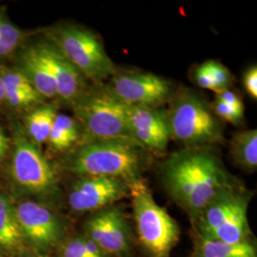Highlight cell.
Listing matches in <instances>:
<instances>
[{
    "instance_id": "6",
    "label": "cell",
    "mask_w": 257,
    "mask_h": 257,
    "mask_svg": "<svg viewBox=\"0 0 257 257\" xmlns=\"http://www.w3.org/2000/svg\"><path fill=\"white\" fill-rule=\"evenodd\" d=\"M128 186L141 247L148 257H171L180 237L178 223L156 202L143 178Z\"/></svg>"
},
{
    "instance_id": "16",
    "label": "cell",
    "mask_w": 257,
    "mask_h": 257,
    "mask_svg": "<svg viewBox=\"0 0 257 257\" xmlns=\"http://www.w3.org/2000/svg\"><path fill=\"white\" fill-rule=\"evenodd\" d=\"M193 235V252L190 257H257L254 242L227 243Z\"/></svg>"
},
{
    "instance_id": "30",
    "label": "cell",
    "mask_w": 257,
    "mask_h": 257,
    "mask_svg": "<svg viewBox=\"0 0 257 257\" xmlns=\"http://www.w3.org/2000/svg\"><path fill=\"white\" fill-rule=\"evenodd\" d=\"M28 257H40V256H28Z\"/></svg>"
},
{
    "instance_id": "7",
    "label": "cell",
    "mask_w": 257,
    "mask_h": 257,
    "mask_svg": "<svg viewBox=\"0 0 257 257\" xmlns=\"http://www.w3.org/2000/svg\"><path fill=\"white\" fill-rule=\"evenodd\" d=\"M46 36L83 76L95 85H101L117 72L101 40L90 30L76 25H59L50 28Z\"/></svg>"
},
{
    "instance_id": "12",
    "label": "cell",
    "mask_w": 257,
    "mask_h": 257,
    "mask_svg": "<svg viewBox=\"0 0 257 257\" xmlns=\"http://www.w3.org/2000/svg\"><path fill=\"white\" fill-rule=\"evenodd\" d=\"M130 196L128 183L106 176H80L68 196L75 212H94Z\"/></svg>"
},
{
    "instance_id": "3",
    "label": "cell",
    "mask_w": 257,
    "mask_h": 257,
    "mask_svg": "<svg viewBox=\"0 0 257 257\" xmlns=\"http://www.w3.org/2000/svg\"><path fill=\"white\" fill-rule=\"evenodd\" d=\"M72 108L81 131L79 146L105 140L137 143L128 128L127 106L113 97L102 84L88 88Z\"/></svg>"
},
{
    "instance_id": "28",
    "label": "cell",
    "mask_w": 257,
    "mask_h": 257,
    "mask_svg": "<svg viewBox=\"0 0 257 257\" xmlns=\"http://www.w3.org/2000/svg\"><path fill=\"white\" fill-rule=\"evenodd\" d=\"M10 149V139L0 128V162H2Z\"/></svg>"
},
{
    "instance_id": "27",
    "label": "cell",
    "mask_w": 257,
    "mask_h": 257,
    "mask_svg": "<svg viewBox=\"0 0 257 257\" xmlns=\"http://www.w3.org/2000/svg\"><path fill=\"white\" fill-rule=\"evenodd\" d=\"M215 99L223 102L225 104H228L232 107L244 108V104H243L241 97L236 92H232L230 90H226L220 93H217Z\"/></svg>"
},
{
    "instance_id": "8",
    "label": "cell",
    "mask_w": 257,
    "mask_h": 257,
    "mask_svg": "<svg viewBox=\"0 0 257 257\" xmlns=\"http://www.w3.org/2000/svg\"><path fill=\"white\" fill-rule=\"evenodd\" d=\"M103 87L128 107L161 108L175 95L173 83L146 72L115 73Z\"/></svg>"
},
{
    "instance_id": "21",
    "label": "cell",
    "mask_w": 257,
    "mask_h": 257,
    "mask_svg": "<svg viewBox=\"0 0 257 257\" xmlns=\"http://www.w3.org/2000/svg\"><path fill=\"white\" fill-rule=\"evenodd\" d=\"M59 257H113L85 235L67 239L59 246Z\"/></svg>"
},
{
    "instance_id": "10",
    "label": "cell",
    "mask_w": 257,
    "mask_h": 257,
    "mask_svg": "<svg viewBox=\"0 0 257 257\" xmlns=\"http://www.w3.org/2000/svg\"><path fill=\"white\" fill-rule=\"evenodd\" d=\"M12 174L22 188L42 196H55L59 189L54 168L27 138L19 137L12 162Z\"/></svg>"
},
{
    "instance_id": "26",
    "label": "cell",
    "mask_w": 257,
    "mask_h": 257,
    "mask_svg": "<svg viewBox=\"0 0 257 257\" xmlns=\"http://www.w3.org/2000/svg\"><path fill=\"white\" fill-rule=\"evenodd\" d=\"M242 83L245 91L248 95L256 100L257 99V67L252 65L243 74Z\"/></svg>"
},
{
    "instance_id": "18",
    "label": "cell",
    "mask_w": 257,
    "mask_h": 257,
    "mask_svg": "<svg viewBox=\"0 0 257 257\" xmlns=\"http://www.w3.org/2000/svg\"><path fill=\"white\" fill-rule=\"evenodd\" d=\"M24 236L19 228L16 209L9 199L0 193V246L10 250L23 247Z\"/></svg>"
},
{
    "instance_id": "24",
    "label": "cell",
    "mask_w": 257,
    "mask_h": 257,
    "mask_svg": "<svg viewBox=\"0 0 257 257\" xmlns=\"http://www.w3.org/2000/svg\"><path fill=\"white\" fill-rule=\"evenodd\" d=\"M5 102L14 109H35L42 105L44 98L38 92H11L5 93Z\"/></svg>"
},
{
    "instance_id": "19",
    "label": "cell",
    "mask_w": 257,
    "mask_h": 257,
    "mask_svg": "<svg viewBox=\"0 0 257 257\" xmlns=\"http://www.w3.org/2000/svg\"><path fill=\"white\" fill-rule=\"evenodd\" d=\"M80 138L81 131L77 121L67 114L57 113L47 143L55 152H66L79 144Z\"/></svg>"
},
{
    "instance_id": "5",
    "label": "cell",
    "mask_w": 257,
    "mask_h": 257,
    "mask_svg": "<svg viewBox=\"0 0 257 257\" xmlns=\"http://www.w3.org/2000/svg\"><path fill=\"white\" fill-rule=\"evenodd\" d=\"M251 193L237 185L212 200L192 224L193 234L227 243L253 242L248 207Z\"/></svg>"
},
{
    "instance_id": "15",
    "label": "cell",
    "mask_w": 257,
    "mask_h": 257,
    "mask_svg": "<svg viewBox=\"0 0 257 257\" xmlns=\"http://www.w3.org/2000/svg\"><path fill=\"white\" fill-rule=\"evenodd\" d=\"M44 99L57 97L55 78L40 48L30 46L22 51L18 58V67Z\"/></svg>"
},
{
    "instance_id": "4",
    "label": "cell",
    "mask_w": 257,
    "mask_h": 257,
    "mask_svg": "<svg viewBox=\"0 0 257 257\" xmlns=\"http://www.w3.org/2000/svg\"><path fill=\"white\" fill-rule=\"evenodd\" d=\"M167 110L171 137L185 148L211 147L224 142V127L200 94L185 89L175 93Z\"/></svg>"
},
{
    "instance_id": "14",
    "label": "cell",
    "mask_w": 257,
    "mask_h": 257,
    "mask_svg": "<svg viewBox=\"0 0 257 257\" xmlns=\"http://www.w3.org/2000/svg\"><path fill=\"white\" fill-rule=\"evenodd\" d=\"M55 78L57 97L74 105L88 89L87 79L51 42L38 43Z\"/></svg>"
},
{
    "instance_id": "23",
    "label": "cell",
    "mask_w": 257,
    "mask_h": 257,
    "mask_svg": "<svg viewBox=\"0 0 257 257\" xmlns=\"http://www.w3.org/2000/svg\"><path fill=\"white\" fill-rule=\"evenodd\" d=\"M211 80V91L215 94L230 90L233 83V76L230 70L216 60H208L203 63Z\"/></svg>"
},
{
    "instance_id": "22",
    "label": "cell",
    "mask_w": 257,
    "mask_h": 257,
    "mask_svg": "<svg viewBox=\"0 0 257 257\" xmlns=\"http://www.w3.org/2000/svg\"><path fill=\"white\" fill-rule=\"evenodd\" d=\"M23 33L12 23L4 11H0V60L7 58L21 44Z\"/></svg>"
},
{
    "instance_id": "9",
    "label": "cell",
    "mask_w": 257,
    "mask_h": 257,
    "mask_svg": "<svg viewBox=\"0 0 257 257\" xmlns=\"http://www.w3.org/2000/svg\"><path fill=\"white\" fill-rule=\"evenodd\" d=\"M85 236L113 257H131L135 234L124 210L111 205L92 212L84 225Z\"/></svg>"
},
{
    "instance_id": "20",
    "label": "cell",
    "mask_w": 257,
    "mask_h": 257,
    "mask_svg": "<svg viewBox=\"0 0 257 257\" xmlns=\"http://www.w3.org/2000/svg\"><path fill=\"white\" fill-rule=\"evenodd\" d=\"M56 115L57 111L54 105L42 104L35 108L25 117L28 134L37 145L48 142Z\"/></svg>"
},
{
    "instance_id": "17",
    "label": "cell",
    "mask_w": 257,
    "mask_h": 257,
    "mask_svg": "<svg viewBox=\"0 0 257 257\" xmlns=\"http://www.w3.org/2000/svg\"><path fill=\"white\" fill-rule=\"evenodd\" d=\"M230 152L232 159L245 172L257 169V131L251 128L236 133L231 138Z\"/></svg>"
},
{
    "instance_id": "29",
    "label": "cell",
    "mask_w": 257,
    "mask_h": 257,
    "mask_svg": "<svg viewBox=\"0 0 257 257\" xmlns=\"http://www.w3.org/2000/svg\"><path fill=\"white\" fill-rule=\"evenodd\" d=\"M5 102V92H4V86L2 82V78L0 75V105H2V103Z\"/></svg>"
},
{
    "instance_id": "11",
    "label": "cell",
    "mask_w": 257,
    "mask_h": 257,
    "mask_svg": "<svg viewBox=\"0 0 257 257\" xmlns=\"http://www.w3.org/2000/svg\"><path fill=\"white\" fill-rule=\"evenodd\" d=\"M19 228L39 252H47L60 246L64 226L55 212L38 203L26 201L16 209Z\"/></svg>"
},
{
    "instance_id": "1",
    "label": "cell",
    "mask_w": 257,
    "mask_h": 257,
    "mask_svg": "<svg viewBox=\"0 0 257 257\" xmlns=\"http://www.w3.org/2000/svg\"><path fill=\"white\" fill-rule=\"evenodd\" d=\"M158 174L169 196L192 224L212 200L239 185L211 147L175 152L160 164Z\"/></svg>"
},
{
    "instance_id": "13",
    "label": "cell",
    "mask_w": 257,
    "mask_h": 257,
    "mask_svg": "<svg viewBox=\"0 0 257 257\" xmlns=\"http://www.w3.org/2000/svg\"><path fill=\"white\" fill-rule=\"evenodd\" d=\"M127 114L131 136L139 146L156 153L165 152L172 140L167 110L127 106Z\"/></svg>"
},
{
    "instance_id": "25",
    "label": "cell",
    "mask_w": 257,
    "mask_h": 257,
    "mask_svg": "<svg viewBox=\"0 0 257 257\" xmlns=\"http://www.w3.org/2000/svg\"><path fill=\"white\" fill-rule=\"evenodd\" d=\"M211 108L213 113L221 121H226L230 124L237 126V125H240L244 120L245 108L232 107V106L225 104L217 99H215L213 103L211 104Z\"/></svg>"
},
{
    "instance_id": "2",
    "label": "cell",
    "mask_w": 257,
    "mask_h": 257,
    "mask_svg": "<svg viewBox=\"0 0 257 257\" xmlns=\"http://www.w3.org/2000/svg\"><path fill=\"white\" fill-rule=\"evenodd\" d=\"M146 165L144 149L128 140L93 141L78 146L65 169L78 176H106L131 185L142 179Z\"/></svg>"
}]
</instances>
